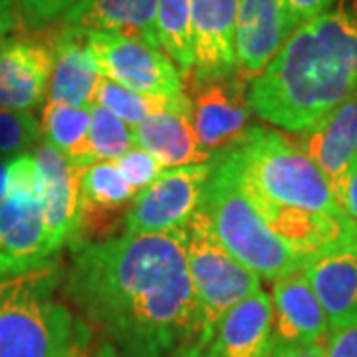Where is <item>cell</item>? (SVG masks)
Segmentation results:
<instances>
[{
  "label": "cell",
  "mask_w": 357,
  "mask_h": 357,
  "mask_svg": "<svg viewBox=\"0 0 357 357\" xmlns=\"http://www.w3.org/2000/svg\"><path fill=\"white\" fill-rule=\"evenodd\" d=\"M54 46L34 38H13L0 52V107L32 112L48 91Z\"/></svg>",
  "instance_id": "2e32d148"
},
{
  "label": "cell",
  "mask_w": 357,
  "mask_h": 357,
  "mask_svg": "<svg viewBox=\"0 0 357 357\" xmlns=\"http://www.w3.org/2000/svg\"><path fill=\"white\" fill-rule=\"evenodd\" d=\"M131 129L135 145L153 155L165 171L203 165L213 159V155L203 149L197 139L192 128V105L178 112L153 115Z\"/></svg>",
  "instance_id": "44dd1931"
},
{
  "label": "cell",
  "mask_w": 357,
  "mask_h": 357,
  "mask_svg": "<svg viewBox=\"0 0 357 357\" xmlns=\"http://www.w3.org/2000/svg\"><path fill=\"white\" fill-rule=\"evenodd\" d=\"M282 2L288 10L292 24L298 28L307 20L316 18L318 14L326 13L328 8H332L337 0H282Z\"/></svg>",
  "instance_id": "d6a6232c"
},
{
  "label": "cell",
  "mask_w": 357,
  "mask_h": 357,
  "mask_svg": "<svg viewBox=\"0 0 357 357\" xmlns=\"http://www.w3.org/2000/svg\"><path fill=\"white\" fill-rule=\"evenodd\" d=\"M96 103L107 109L109 114L126 121L129 128H135L145 119L153 115L167 114V112H178L185 107H191V100L183 93L177 98H165V96H147L133 89L123 88L115 82L102 77L96 91Z\"/></svg>",
  "instance_id": "cb8c5ba5"
},
{
  "label": "cell",
  "mask_w": 357,
  "mask_h": 357,
  "mask_svg": "<svg viewBox=\"0 0 357 357\" xmlns=\"http://www.w3.org/2000/svg\"><path fill=\"white\" fill-rule=\"evenodd\" d=\"M18 16L16 13V0H0V20Z\"/></svg>",
  "instance_id": "74e56055"
},
{
  "label": "cell",
  "mask_w": 357,
  "mask_h": 357,
  "mask_svg": "<svg viewBox=\"0 0 357 357\" xmlns=\"http://www.w3.org/2000/svg\"><path fill=\"white\" fill-rule=\"evenodd\" d=\"M60 357H119L117 349L105 337H96L84 321H76V332Z\"/></svg>",
  "instance_id": "4dcf8cb0"
},
{
  "label": "cell",
  "mask_w": 357,
  "mask_h": 357,
  "mask_svg": "<svg viewBox=\"0 0 357 357\" xmlns=\"http://www.w3.org/2000/svg\"><path fill=\"white\" fill-rule=\"evenodd\" d=\"M66 294L119 357L203 356L183 229L84 244Z\"/></svg>",
  "instance_id": "6da1fadb"
},
{
  "label": "cell",
  "mask_w": 357,
  "mask_h": 357,
  "mask_svg": "<svg viewBox=\"0 0 357 357\" xmlns=\"http://www.w3.org/2000/svg\"><path fill=\"white\" fill-rule=\"evenodd\" d=\"M300 135L298 145L326 175L333 191L357 159V91Z\"/></svg>",
  "instance_id": "d6986e66"
},
{
  "label": "cell",
  "mask_w": 357,
  "mask_h": 357,
  "mask_svg": "<svg viewBox=\"0 0 357 357\" xmlns=\"http://www.w3.org/2000/svg\"><path fill=\"white\" fill-rule=\"evenodd\" d=\"M89 123L91 107H70L48 102L40 119V133L44 135L46 145L64 155L74 169L84 171L96 163L88 143Z\"/></svg>",
  "instance_id": "603a6c76"
},
{
  "label": "cell",
  "mask_w": 357,
  "mask_h": 357,
  "mask_svg": "<svg viewBox=\"0 0 357 357\" xmlns=\"http://www.w3.org/2000/svg\"><path fill=\"white\" fill-rule=\"evenodd\" d=\"M40 119L32 112H14L0 107V155L16 153L36 143Z\"/></svg>",
  "instance_id": "83f0119b"
},
{
  "label": "cell",
  "mask_w": 357,
  "mask_h": 357,
  "mask_svg": "<svg viewBox=\"0 0 357 357\" xmlns=\"http://www.w3.org/2000/svg\"><path fill=\"white\" fill-rule=\"evenodd\" d=\"M356 91L357 0H337L294 30L250 82L248 103L270 126L304 133Z\"/></svg>",
  "instance_id": "7a4b0ae2"
},
{
  "label": "cell",
  "mask_w": 357,
  "mask_h": 357,
  "mask_svg": "<svg viewBox=\"0 0 357 357\" xmlns=\"http://www.w3.org/2000/svg\"><path fill=\"white\" fill-rule=\"evenodd\" d=\"M93 56L100 76L147 96H183V72L165 52L137 38L98 30H76Z\"/></svg>",
  "instance_id": "ba28073f"
},
{
  "label": "cell",
  "mask_w": 357,
  "mask_h": 357,
  "mask_svg": "<svg viewBox=\"0 0 357 357\" xmlns=\"http://www.w3.org/2000/svg\"><path fill=\"white\" fill-rule=\"evenodd\" d=\"M10 192V159H0V203Z\"/></svg>",
  "instance_id": "d590c367"
},
{
  "label": "cell",
  "mask_w": 357,
  "mask_h": 357,
  "mask_svg": "<svg viewBox=\"0 0 357 357\" xmlns=\"http://www.w3.org/2000/svg\"><path fill=\"white\" fill-rule=\"evenodd\" d=\"M326 357H357V326L330 333L326 340Z\"/></svg>",
  "instance_id": "836d02e7"
},
{
  "label": "cell",
  "mask_w": 357,
  "mask_h": 357,
  "mask_svg": "<svg viewBox=\"0 0 357 357\" xmlns=\"http://www.w3.org/2000/svg\"><path fill=\"white\" fill-rule=\"evenodd\" d=\"M79 191H82V213L88 208H117L137 197L119 169L112 161H100L79 171Z\"/></svg>",
  "instance_id": "484cf974"
},
{
  "label": "cell",
  "mask_w": 357,
  "mask_h": 357,
  "mask_svg": "<svg viewBox=\"0 0 357 357\" xmlns=\"http://www.w3.org/2000/svg\"><path fill=\"white\" fill-rule=\"evenodd\" d=\"M296 30L282 0H238L234 28L236 76L255 82Z\"/></svg>",
  "instance_id": "30bf717a"
},
{
  "label": "cell",
  "mask_w": 357,
  "mask_h": 357,
  "mask_svg": "<svg viewBox=\"0 0 357 357\" xmlns=\"http://www.w3.org/2000/svg\"><path fill=\"white\" fill-rule=\"evenodd\" d=\"M333 195L342 206V211L357 225V159L356 163L347 169L344 178L337 183Z\"/></svg>",
  "instance_id": "1f68e13d"
},
{
  "label": "cell",
  "mask_w": 357,
  "mask_h": 357,
  "mask_svg": "<svg viewBox=\"0 0 357 357\" xmlns=\"http://www.w3.org/2000/svg\"><path fill=\"white\" fill-rule=\"evenodd\" d=\"M52 46L54 68L46 100L70 107H91L96 103V91L102 76L86 42L74 30L62 28Z\"/></svg>",
  "instance_id": "7402d4cb"
},
{
  "label": "cell",
  "mask_w": 357,
  "mask_h": 357,
  "mask_svg": "<svg viewBox=\"0 0 357 357\" xmlns=\"http://www.w3.org/2000/svg\"><path fill=\"white\" fill-rule=\"evenodd\" d=\"M252 203L266 220L268 229L282 243L288 244L304 262L357 241V225L347 215L288 208L256 201Z\"/></svg>",
  "instance_id": "5bb4252c"
},
{
  "label": "cell",
  "mask_w": 357,
  "mask_h": 357,
  "mask_svg": "<svg viewBox=\"0 0 357 357\" xmlns=\"http://www.w3.org/2000/svg\"><path fill=\"white\" fill-rule=\"evenodd\" d=\"M60 272L54 262L0 282V357H60L76 319L54 298Z\"/></svg>",
  "instance_id": "5b68a950"
},
{
  "label": "cell",
  "mask_w": 357,
  "mask_h": 357,
  "mask_svg": "<svg viewBox=\"0 0 357 357\" xmlns=\"http://www.w3.org/2000/svg\"><path fill=\"white\" fill-rule=\"evenodd\" d=\"M201 208L211 220L218 243L260 278L274 282L306 264L268 229L227 151H218L211 159V177Z\"/></svg>",
  "instance_id": "277c9868"
},
{
  "label": "cell",
  "mask_w": 357,
  "mask_h": 357,
  "mask_svg": "<svg viewBox=\"0 0 357 357\" xmlns=\"http://www.w3.org/2000/svg\"><path fill=\"white\" fill-rule=\"evenodd\" d=\"M272 347V302L260 288L222 318L201 357H268Z\"/></svg>",
  "instance_id": "ac0fdd59"
},
{
  "label": "cell",
  "mask_w": 357,
  "mask_h": 357,
  "mask_svg": "<svg viewBox=\"0 0 357 357\" xmlns=\"http://www.w3.org/2000/svg\"><path fill=\"white\" fill-rule=\"evenodd\" d=\"M270 302L274 344H326L330 324L302 270L274 280Z\"/></svg>",
  "instance_id": "9a60e30c"
},
{
  "label": "cell",
  "mask_w": 357,
  "mask_h": 357,
  "mask_svg": "<svg viewBox=\"0 0 357 357\" xmlns=\"http://www.w3.org/2000/svg\"><path fill=\"white\" fill-rule=\"evenodd\" d=\"M34 155L10 159V192L0 203V282L50 262Z\"/></svg>",
  "instance_id": "52a82bcc"
},
{
  "label": "cell",
  "mask_w": 357,
  "mask_h": 357,
  "mask_svg": "<svg viewBox=\"0 0 357 357\" xmlns=\"http://www.w3.org/2000/svg\"><path fill=\"white\" fill-rule=\"evenodd\" d=\"M115 167L119 169L121 177L137 191L147 189L153 181H157L165 173V169L161 167V163L155 159L153 155L143 151L137 145L133 149H129L123 157H119L115 161Z\"/></svg>",
  "instance_id": "f1b7e54d"
},
{
  "label": "cell",
  "mask_w": 357,
  "mask_h": 357,
  "mask_svg": "<svg viewBox=\"0 0 357 357\" xmlns=\"http://www.w3.org/2000/svg\"><path fill=\"white\" fill-rule=\"evenodd\" d=\"M268 357H326V344L294 345L274 344Z\"/></svg>",
  "instance_id": "e575fe53"
},
{
  "label": "cell",
  "mask_w": 357,
  "mask_h": 357,
  "mask_svg": "<svg viewBox=\"0 0 357 357\" xmlns=\"http://www.w3.org/2000/svg\"><path fill=\"white\" fill-rule=\"evenodd\" d=\"M157 40L161 50L173 60L183 74L195 66L191 36V0H159L157 2Z\"/></svg>",
  "instance_id": "d4e9b609"
},
{
  "label": "cell",
  "mask_w": 357,
  "mask_h": 357,
  "mask_svg": "<svg viewBox=\"0 0 357 357\" xmlns=\"http://www.w3.org/2000/svg\"><path fill=\"white\" fill-rule=\"evenodd\" d=\"M88 143L96 163L100 161L115 163L119 157H123L129 149L135 147L133 129L98 103L91 105Z\"/></svg>",
  "instance_id": "4316f807"
},
{
  "label": "cell",
  "mask_w": 357,
  "mask_h": 357,
  "mask_svg": "<svg viewBox=\"0 0 357 357\" xmlns=\"http://www.w3.org/2000/svg\"><path fill=\"white\" fill-rule=\"evenodd\" d=\"M32 155L38 173L48 244L52 252H58L68 241L74 238L82 225L79 171L46 143H42Z\"/></svg>",
  "instance_id": "7c38bea8"
},
{
  "label": "cell",
  "mask_w": 357,
  "mask_h": 357,
  "mask_svg": "<svg viewBox=\"0 0 357 357\" xmlns=\"http://www.w3.org/2000/svg\"><path fill=\"white\" fill-rule=\"evenodd\" d=\"M211 161L169 169L137 192L126 215V232L145 234L183 229L203 203Z\"/></svg>",
  "instance_id": "9c48e42d"
},
{
  "label": "cell",
  "mask_w": 357,
  "mask_h": 357,
  "mask_svg": "<svg viewBox=\"0 0 357 357\" xmlns=\"http://www.w3.org/2000/svg\"><path fill=\"white\" fill-rule=\"evenodd\" d=\"M77 2L79 0H16V13L24 24L38 28L62 18Z\"/></svg>",
  "instance_id": "f546056e"
},
{
  "label": "cell",
  "mask_w": 357,
  "mask_h": 357,
  "mask_svg": "<svg viewBox=\"0 0 357 357\" xmlns=\"http://www.w3.org/2000/svg\"><path fill=\"white\" fill-rule=\"evenodd\" d=\"M157 2L159 0H79L62 16L64 28L121 34L161 50L155 26Z\"/></svg>",
  "instance_id": "ffe728a7"
},
{
  "label": "cell",
  "mask_w": 357,
  "mask_h": 357,
  "mask_svg": "<svg viewBox=\"0 0 357 357\" xmlns=\"http://www.w3.org/2000/svg\"><path fill=\"white\" fill-rule=\"evenodd\" d=\"M183 230L192 290L199 302L204 351L222 318L236 304L260 290V276L241 264L218 243L213 225L201 206Z\"/></svg>",
  "instance_id": "8992f818"
},
{
  "label": "cell",
  "mask_w": 357,
  "mask_h": 357,
  "mask_svg": "<svg viewBox=\"0 0 357 357\" xmlns=\"http://www.w3.org/2000/svg\"><path fill=\"white\" fill-rule=\"evenodd\" d=\"M302 272L324 307L330 333L357 326V241L312 258Z\"/></svg>",
  "instance_id": "e0dca14e"
},
{
  "label": "cell",
  "mask_w": 357,
  "mask_h": 357,
  "mask_svg": "<svg viewBox=\"0 0 357 357\" xmlns=\"http://www.w3.org/2000/svg\"><path fill=\"white\" fill-rule=\"evenodd\" d=\"M236 13L238 0H191L192 70L197 82L236 76Z\"/></svg>",
  "instance_id": "4fadbf2b"
},
{
  "label": "cell",
  "mask_w": 357,
  "mask_h": 357,
  "mask_svg": "<svg viewBox=\"0 0 357 357\" xmlns=\"http://www.w3.org/2000/svg\"><path fill=\"white\" fill-rule=\"evenodd\" d=\"M16 24H18V16H10V18L0 20V52L4 50V46L13 40V32L16 30Z\"/></svg>",
  "instance_id": "8d00e7d4"
},
{
  "label": "cell",
  "mask_w": 357,
  "mask_h": 357,
  "mask_svg": "<svg viewBox=\"0 0 357 357\" xmlns=\"http://www.w3.org/2000/svg\"><path fill=\"white\" fill-rule=\"evenodd\" d=\"M192 105V128L208 153L229 149L246 131L250 103L246 82L238 76L197 82Z\"/></svg>",
  "instance_id": "8fae6325"
},
{
  "label": "cell",
  "mask_w": 357,
  "mask_h": 357,
  "mask_svg": "<svg viewBox=\"0 0 357 357\" xmlns=\"http://www.w3.org/2000/svg\"><path fill=\"white\" fill-rule=\"evenodd\" d=\"M225 151L256 203L345 215L318 165L278 131L255 126Z\"/></svg>",
  "instance_id": "3957f363"
}]
</instances>
